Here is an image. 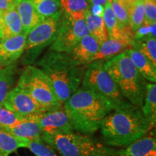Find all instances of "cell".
<instances>
[{"mask_svg":"<svg viewBox=\"0 0 156 156\" xmlns=\"http://www.w3.org/2000/svg\"><path fill=\"white\" fill-rule=\"evenodd\" d=\"M63 108L71 121L74 130L84 134H93L101 127L104 118L114 110L113 105L90 90L78 88Z\"/></svg>","mask_w":156,"mask_h":156,"instance_id":"1","label":"cell"},{"mask_svg":"<svg viewBox=\"0 0 156 156\" xmlns=\"http://www.w3.org/2000/svg\"><path fill=\"white\" fill-rule=\"evenodd\" d=\"M153 127L141 108L133 106L112 111L101 122L100 129L107 145L124 147L143 137Z\"/></svg>","mask_w":156,"mask_h":156,"instance_id":"2","label":"cell"},{"mask_svg":"<svg viewBox=\"0 0 156 156\" xmlns=\"http://www.w3.org/2000/svg\"><path fill=\"white\" fill-rule=\"evenodd\" d=\"M37 64L48 77L62 104L79 88L85 66L79 65L69 54L50 51Z\"/></svg>","mask_w":156,"mask_h":156,"instance_id":"3","label":"cell"},{"mask_svg":"<svg viewBox=\"0 0 156 156\" xmlns=\"http://www.w3.org/2000/svg\"><path fill=\"white\" fill-rule=\"evenodd\" d=\"M103 67L126 100L141 108L147 82L134 67L126 51L104 61Z\"/></svg>","mask_w":156,"mask_h":156,"instance_id":"4","label":"cell"},{"mask_svg":"<svg viewBox=\"0 0 156 156\" xmlns=\"http://www.w3.org/2000/svg\"><path fill=\"white\" fill-rule=\"evenodd\" d=\"M104 61L91 62L85 69L82 87L90 90L108 101L114 110L125 109L133 106L120 92L116 84L103 67Z\"/></svg>","mask_w":156,"mask_h":156,"instance_id":"5","label":"cell"},{"mask_svg":"<svg viewBox=\"0 0 156 156\" xmlns=\"http://www.w3.org/2000/svg\"><path fill=\"white\" fill-rule=\"evenodd\" d=\"M17 87L30 95L46 112L63 107L48 77L40 68L34 66L25 67L20 77Z\"/></svg>","mask_w":156,"mask_h":156,"instance_id":"6","label":"cell"},{"mask_svg":"<svg viewBox=\"0 0 156 156\" xmlns=\"http://www.w3.org/2000/svg\"><path fill=\"white\" fill-rule=\"evenodd\" d=\"M41 140L62 156H93L98 144L87 136L73 132L42 133Z\"/></svg>","mask_w":156,"mask_h":156,"instance_id":"7","label":"cell"},{"mask_svg":"<svg viewBox=\"0 0 156 156\" xmlns=\"http://www.w3.org/2000/svg\"><path fill=\"white\" fill-rule=\"evenodd\" d=\"M85 20H74L64 16L50 51L69 54L83 37L88 35Z\"/></svg>","mask_w":156,"mask_h":156,"instance_id":"8","label":"cell"},{"mask_svg":"<svg viewBox=\"0 0 156 156\" xmlns=\"http://www.w3.org/2000/svg\"><path fill=\"white\" fill-rule=\"evenodd\" d=\"M61 14L43 20L27 34L25 49L44 48L55 40L60 25Z\"/></svg>","mask_w":156,"mask_h":156,"instance_id":"9","label":"cell"},{"mask_svg":"<svg viewBox=\"0 0 156 156\" xmlns=\"http://www.w3.org/2000/svg\"><path fill=\"white\" fill-rule=\"evenodd\" d=\"M3 106L23 119L46 112L30 95L18 87L9 91Z\"/></svg>","mask_w":156,"mask_h":156,"instance_id":"10","label":"cell"},{"mask_svg":"<svg viewBox=\"0 0 156 156\" xmlns=\"http://www.w3.org/2000/svg\"><path fill=\"white\" fill-rule=\"evenodd\" d=\"M28 118L32 119L38 124L42 133H67L74 132L71 121L63 107L56 110L41 113Z\"/></svg>","mask_w":156,"mask_h":156,"instance_id":"11","label":"cell"},{"mask_svg":"<svg viewBox=\"0 0 156 156\" xmlns=\"http://www.w3.org/2000/svg\"><path fill=\"white\" fill-rule=\"evenodd\" d=\"M103 153L109 156H156V140L153 134H146L122 149L106 147L99 144Z\"/></svg>","mask_w":156,"mask_h":156,"instance_id":"12","label":"cell"},{"mask_svg":"<svg viewBox=\"0 0 156 156\" xmlns=\"http://www.w3.org/2000/svg\"><path fill=\"white\" fill-rule=\"evenodd\" d=\"M27 34L6 38L0 41V69L14 64L25 49Z\"/></svg>","mask_w":156,"mask_h":156,"instance_id":"13","label":"cell"},{"mask_svg":"<svg viewBox=\"0 0 156 156\" xmlns=\"http://www.w3.org/2000/svg\"><path fill=\"white\" fill-rule=\"evenodd\" d=\"M99 46L98 42L88 34L81 39L69 54L79 65L85 66L92 62Z\"/></svg>","mask_w":156,"mask_h":156,"instance_id":"14","label":"cell"},{"mask_svg":"<svg viewBox=\"0 0 156 156\" xmlns=\"http://www.w3.org/2000/svg\"><path fill=\"white\" fill-rule=\"evenodd\" d=\"M133 39L131 38H111L102 43L99 46L98 51L93 58L92 62L95 61H106L127 49L132 48Z\"/></svg>","mask_w":156,"mask_h":156,"instance_id":"15","label":"cell"},{"mask_svg":"<svg viewBox=\"0 0 156 156\" xmlns=\"http://www.w3.org/2000/svg\"><path fill=\"white\" fill-rule=\"evenodd\" d=\"M15 7L20 18L23 34H28L31 29L44 20L38 14L31 0H19Z\"/></svg>","mask_w":156,"mask_h":156,"instance_id":"16","label":"cell"},{"mask_svg":"<svg viewBox=\"0 0 156 156\" xmlns=\"http://www.w3.org/2000/svg\"><path fill=\"white\" fill-rule=\"evenodd\" d=\"M23 34L20 18L16 7L3 12L0 25V41Z\"/></svg>","mask_w":156,"mask_h":156,"instance_id":"17","label":"cell"},{"mask_svg":"<svg viewBox=\"0 0 156 156\" xmlns=\"http://www.w3.org/2000/svg\"><path fill=\"white\" fill-rule=\"evenodd\" d=\"M126 51L131 58L134 67L144 79L151 83H155L156 67L139 51L132 48L127 49Z\"/></svg>","mask_w":156,"mask_h":156,"instance_id":"18","label":"cell"},{"mask_svg":"<svg viewBox=\"0 0 156 156\" xmlns=\"http://www.w3.org/2000/svg\"><path fill=\"white\" fill-rule=\"evenodd\" d=\"M5 129L20 139L28 141L41 140L42 131L40 126L30 118L25 119L22 122L14 126Z\"/></svg>","mask_w":156,"mask_h":156,"instance_id":"19","label":"cell"},{"mask_svg":"<svg viewBox=\"0 0 156 156\" xmlns=\"http://www.w3.org/2000/svg\"><path fill=\"white\" fill-rule=\"evenodd\" d=\"M103 21L108 33V38H132L128 28H122L117 20L113 11L111 0L104 6L103 12Z\"/></svg>","mask_w":156,"mask_h":156,"instance_id":"20","label":"cell"},{"mask_svg":"<svg viewBox=\"0 0 156 156\" xmlns=\"http://www.w3.org/2000/svg\"><path fill=\"white\" fill-rule=\"evenodd\" d=\"M28 140L20 139L0 126V156H9L20 147H25Z\"/></svg>","mask_w":156,"mask_h":156,"instance_id":"21","label":"cell"},{"mask_svg":"<svg viewBox=\"0 0 156 156\" xmlns=\"http://www.w3.org/2000/svg\"><path fill=\"white\" fill-rule=\"evenodd\" d=\"M85 20L89 34L98 42L99 45L108 38L103 17L95 16L88 11L85 15Z\"/></svg>","mask_w":156,"mask_h":156,"instance_id":"22","label":"cell"},{"mask_svg":"<svg viewBox=\"0 0 156 156\" xmlns=\"http://www.w3.org/2000/svg\"><path fill=\"white\" fill-rule=\"evenodd\" d=\"M65 16L74 20H83L89 11L87 0H59Z\"/></svg>","mask_w":156,"mask_h":156,"instance_id":"23","label":"cell"},{"mask_svg":"<svg viewBox=\"0 0 156 156\" xmlns=\"http://www.w3.org/2000/svg\"><path fill=\"white\" fill-rule=\"evenodd\" d=\"M142 114L149 120L154 127L156 123V85L155 83H147L143 104L141 108Z\"/></svg>","mask_w":156,"mask_h":156,"instance_id":"24","label":"cell"},{"mask_svg":"<svg viewBox=\"0 0 156 156\" xmlns=\"http://www.w3.org/2000/svg\"><path fill=\"white\" fill-rule=\"evenodd\" d=\"M16 73V65L10 64L0 69V106L3 105L6 98L12 90Z\"/></svg>","mask_w":156,"mask_h":156,"instance_id":"25","label":"cell"},{"mask_svg":"<svg viewBox=\"0 0 156 156\" xmlns=\"http://www.w3.org/2000/svg\"><path fill=\"white\" fill-rule=\"evenodd\" d=\"M132 48L141 52L156 67L155 37L147 36L140 38L133 39Z\"/></svg>","mask_w":156,"mask_h":156,"instance_id":"26","label":"cell"},{"mask_svg":"<svg viewBox=\"0 0 156 156\" xmlns=\"http://www.w3.org/2000/svg\"><path fill=\"white\" fill-rule=\"evenodd\" d=\"M145 19L143 0H134L129 4V28L136 32L143 25Z\"/></svg>","mask_w":156,"mask_h":156,"instance_id":"27","label":"cell"},{"mask_svg":"<svg viewBox=\"0 0 156 156\" xmlns=\"http://www.w3.org/2000/svg\"><path fill=\"white\" fill-rule=\"evenodd\" d=\"M31 2L38 14L44 19L61 14L59 0H31Z\"/></svg>","mask_w":156,"mask_h":156,"instance_id":"28","label":"cell"},{"mask_svg":"<svg viewBox=\"0 0 156 156\" xmlns=\"http://www.w3.org/2000/svg\"><path fill=\"white\" fill-rule=\"evenodd\" d=\"M111 5L117 20L122 28L129 27V4L126 0H111Z\"/></svg>","mask_w":156,"mask_h":156,"instance_id":"29","label":"cell"},{"mask_svg":"<svg viewBox=\"0 0 156 156\" xmlns=\"http://www.w3.org/2000/svg\"><path fill=\"white\" fill-rule=\"evenodd\" d=\"M25 147L36 156H58L54 150L42 140L28 141Z\"/></svg>","mask_w":156,"mask_h":156,"instance_id":"30","label":"cell"},{"mask_svg":"<svg viewBox=\"0 0 156 156\" xmlns=\"http://www.w3.org/2000/svg\"><path fill=\"white\" fill-rule=\"evenodd\" d=\"M25 119L17 116L3 105L0 106V126L3 128H9L14 126L24 121Z\"/></svg>","mask_w":156,"mask_h":156,"instance_id":"31","label":"cell"},{"mask_svg":"<svg viewBox=\"0 0 156 156\" xmlns=\"http://www.w3.org/2000/svg\"><path fill=\"white\" fill-rule=\"evenodd\" d=\"M144 1V26L150 27L156 24V0Z\"/></svg>","mask_w":156,"mask_h":156,"instance_id":"32","label":"cell"},{"mask_svg":"<svg viewBox=\"0 0 156 156\" xmlns=\"http://www.w3.org/2000/svg\"><path fill=\"white\" fill-rule=\"evenodd\" d=\"M19 0H0V12H5L16 6Z\"/></svg>","mask_w":156,"mask_h":156,"instance_id":"33","label":"cell"},{"mask_svg":"<svg viewBox=\"0 0 156 156\" xmlns=\"http://www.w3.org/2000/svg\"><path fill=\"white\" fill-rule=\"evenodd\" d=\"M90 12L93 15L98 17H103L104 12V7L101 5H92L90 6Z\"/></svg>","mask_w":156,"mask_h":156,"instance_id":"34","label":"cell"},{"mask_svg":"<svg viewBox=\"0 0 156 156\" xmlns=\"http://www.w3.org/2000/svg\"><path fill=\"white\" fill-rule=\"evenodd\" d=\"M108 1H110V0H87L90 6L101 5L103 7H104Z\"/></svg>","mask_w":156,"mask_h":156,"instance_id":"35","label":"cell"},{"mask_svg":"<svg viewBox=\"0 0 156 156\" xmlns=\"http://www.w3.org/2000/svg\"><path fill=\"white\" fill-rule=\"evenodd\" d=\"M98 145L99 144H98V149H97V151L95 152V153L93 154V156H109L108 155H106V154L103 153V152L101 151L100 148H99V147H98Z\"/></svg>","mask_w":156,"mask_h":156,"instance_id":"36","label":"cell"},{"mask_svg":"<svg viewBox=\"0 0 156 156\" xmlns=\"http://www.w3.org/2000/svg\"><path fill=\"white\" fill-rule=\"evenodd\" d=\"M2 15H3V12H0V25H1L2 17Z\"/></svg>","mask_w":156,"mask_h":156,"instance_id":"37","label":"cell"}]
</instances>
